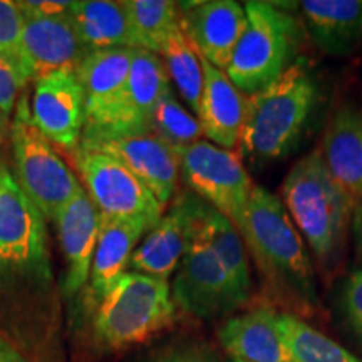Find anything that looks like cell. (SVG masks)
<instances>
[{
    "instance_id": "484cf974",
    "label": "cell",
    "mask_w": 362,
    "mask_h": 362,
    "mask_svg": "<svg viewBox=\"0 0 362 362\" xmlns=\"http://www.w3.org/2000/svg\"><path fill=\"white\" fill-rule=\"evenodd\" d=\"M134 49H146L160 56L163 45L181 25L178 2L171 0H124Z\"/></svg>"
},
{
    "instance_id": "f1b7e54d",
    "label": "cell",
    "mask_w": 362,
    "mask_h": 362,
    "mask_svg": "<svg viewBox=\"0 0 362 362\" xmlns=\"http://www.w3.org/2000/svg\"><path fill=\"white\" fill-rule=\"evenodd\" d=\"M153 134L171 146L181 148L200 141L203 131L198 117H194L168 89L158 103L153 116Z\"/></svg>"
},
{
    "instance_id": "f35d334b",
    "label": "cell",
    "mask_w": 362,
    "mask_h": 362,
    "mask_svg": "<svg viewBox=\"0 0 362 362\" xmlns=\"http://www.w3.org/2000/svg\"><path fill=\"white\" fill-rule=\"evenodd\" d=\"M232 362H243V361H235V359H232Z\"/></svg>"
},
{
    "instance_id": "4dcf8cb0",
    "label": "cell",
    "mask_w": 362,
    "mask_h": 362,
    "mask_svg": "<svg viewBox=\"0 0 362 362\" xmlns=\"http://www.w3.org/2000/svg\"><path fill=\"white\" fill-rule=\"evenodd\" d=\"M151 362H221L215 351L197 341H180L161 349Z\"/></svg>"
},
{
    "instance_id": "8fae6325",
    "label": "cell",
    "mask_w": 362,
    "mask_h": 362,
    "mask_svg": "<svg viewBox=\"0 0 362 362\" xmlns=\"http://www.w3.org/2000/svg\"><path fill=\"white\" fill-rule=\"evenodd\" d=\"M175 307L198 319L226 315L247 298L216 260L214 252L198 237L183 257L171 285Z\"/></svg>"
},
{
    "instance_id": "d590c367",
    "label": "cell",
    "mask_w": 362,
    "mask_h": 362,
    "mask_svg": "<svg viewBox=\"0 0 362 362\" xmlns=\"http://www.w3.org/2000/svg\"><path fill=\"white\" fill-rule=\"evenodd\" d=\"M352 233H354V240L357 250H359L362 257V200H356L354 211H352Z\"/></svg>"
},
{
    "instance_id": "3957f363",
    "label": "cell",
    "mask_w": 362,
    "mask_h": 362,
    "mask_svg": "<svg viewBox=\"0 0 362 362\" xmlns=\"http://www.w3.org/2000/svg\"><path fill=\"white\" fill-rule=\"evenodd\" d=\"M282 198L320 265L336 267L346 248L356 202L330 175L319 149L300 158L288 171Z\"/></svg>"
},
{
    "instance_id": "1f68e13d",
    "label": "cell",
    "mask_w": 362,
    "mask_h": 362,
    "mask_svg": "<svg viewBox=\"0 0 362 362\" xmlns=\"http://www.w3.org/2000/svg\"><path fill=\"white\" fill-rule=\"evenodd\" d=\"M342 305L351 327L362 339V269L351 272L344 284Z\"/></svg>"
},
{
    "instance_id": "d6986e66",
    "label": "cell",
    "mask_w": 362,
    "mask_h": 362,
    "mask_svg": "<svg viewBox=\"0 0 362 362\" xmlns=\"http://www.w3.org/2000/svg\"><path fill=\"white\" fill-rule=\"evenodd\" d=\"M158 221L148 218H110L101 215L96 250L89 275V298L96 305L129 267L139 240Z\"/></svg>"
},
{
    "instance_id": "e575fe53",
    "label": "cell",
    "mask_w": 362,
    "mask_h": 362,
    "mask_svg": "<svg viewBox=\"0 0 362 362\" xmlns=\"http://www.w3.org/2000/svg\"><path fill=\"white\" fill-rule=\"evenodd\" d=\"M0 362H30L19 351V347L8 339L6 334L0 332Z\"/></svg>"
},
{
    "instance_id": "7c38bea8",
    "label": "cell",
    "mask_w": 362,
    "mask_h": 362,
    "mask_svg": "<svg viewBox=\"0 0 362 362\" xmlns=\"http://www.w3.org/2000/svg\"><path fill=\"white\" fill-rule=\"evenodd\" d=\"M206 206L208 203L192 189L180 193L170 210L136 247L131 269L168 280L198 238Z\"/></svg>"
},
{
    "instance_id": "52a82bcc",
    "label": "cell",
    "mask_w": 362,
    "mask_h": 362,
    "mask_svg": "<svg viewBox=\"0 0 362 362\" xmlns=\"http://www.w3.org/2000/svg\"><path fill=\"white\" fill-rule=\"evenodd\" d=\"M178 153L185 183L202 200L223 214L240 232L255 185L237 153L210 141L181 146Z\"/></svg>"
},
{
    "instance_id": "e0dca14e",
    "label": "cell",
    "mask_w": 362,
    "mask_h": 362,
    "mask_svg": "<svg viewBox=\"0 0 362 362\" xmlns=\"http://www.w3.org/2000/svg\"><path fill=\"white\" fill-rule=\"evenodd\" d=\"M24 16V51L33 79L59 69L78 71L89 51L84 47L71 13Z\"/></svg>"
},
{
    "instance_id": "cb8c5ba5",
    "label": "cell",
    "mask_w": 362,
    "mask_h": 362,
    "mask_svg": "<svg viewBox=\"0 0 362 362\" xmlns=\"http://www.w3.org/2000/svg\"><path fill=\"white\" fill-rule=\"evenodd\" d=\"M72 22L89 52L104 49H134L133 30L123 2L83 0L71 12Z\"/></svg>"
},
{
    "instance_id": "ac0fdd59",
    "label": "cell",
    "mask_w": 362,
    "mask_h": 362,
    "mask_svg": "<svg viewBox=\"0 0 362 362\" xmlns=\"http://www.w3.org/2000/svg\"><path fill=\"white\" fill-rule=\"evenodd\" d=\"M168 89L170 76L161 57L146 49H133L123 111L115 138L153 134V116Z\"/></svg>"
},
{
    "instance_id": "603a6c76",
    "label": "cell",
    "mask_w": 362,
    "mask_h": 362,
    "mask_svg": "<svg viewBox=\"0 0 362 362\" xmlns=\"http://www.w3.org/2000/svg\"><path fill=\"white\" fill-rule=\"evenodd\" d=\"M297 6L324 52L347 54L362 39V0H304Z\"/></svg>"
},
{
    "instance_id": "5b68a950",
    "label": "cell",
    "mask_w": 362,
    "mask_h": 362,
    "mask_svg": "<svg viewBox=\"0 0 362 362\" xmlns=\"http://www.w3.org/2000/svg\"><path fill=\"white\" fill-rule=\"evenodd\" d=\"M243 7L247 25L225 74L240 93L252 96L297 61L304 44V27L277 4L250 0Z\"/></svg>"
},
{
    "instance_id": "836d02e7",
    "label": "cell",
    "mask_w": 362,
    "mask_h": 362,
    "mask_svg": "<svg viewBox=\"0 0 362 362\" xmlns=\"http://www.w3.org/2000/svg\"><path fill=\"white\" fill-rule=\"evenodd\" d=\"M17 6H19L22 13L54 17L71 13L76 2H66V0H19Z\"/></svg>"
},
{
    "instance_id": "44dd1931",
    "label": "cell",
    "mask_w": 362,
    "mask_h": 362,
    "mask_svg": "<svg viewBox=\"0 0 362 362\" xmlns=\"http://www.w3.org/2000/svg\"><path fill=\"white\" fill-rule=\"evenodd\" d=\"M279 314L270 307L232 317L221 325L218 339L226 354L243 362H293L277 325Z\"/></svg>"
},
{
    "instance_id": "5bb4252c",
    "label": "cell",
    "mask_w": 362,
    "mask_h": 362,
    "mask_svg": "<svg viewBox=\"0 0 362 362\" xmlns=\"http://www.w3.org/2000/svg\"><path fill=\"white\" fill-rule=\"evenodd\" d=\"M181 29L198 56L225 71L247 25L245 7L235 0L180 2Z\"/></svg>"
},
{
    "instance_id": "4316f807",
    "label": "cell",
    "mask_w": 362,
    "mask_h": 362,
    "mask_svg": "<svg viewBox=\"0 0 362 362\" xmlns=\"http://www.w3.org/2000/svg\"><path fill=\"white\" fill-rule=\"evenodd\" d=\"M279 332L296 362H361L325 334L296 315L279 314Z\"/></svg>"
},
{
    "instance_id": "8992f818",
    "label": "cell",
    "mask_w": 362,
    "mask_h": 362,
    "mask_svg": "<svg viewBox=\"0 0 362 362\" xmlns=\"http://www.w3.org/2000/svg\"><path fill=\"white\" fill-rule=\"evenodd\" d=\"M8 139L12 143L16 181L44 218L54 221L62 206L83 189V185L35 126L25 94H21L13 110Z\"/></svg>"
},
{
    "instance_id": "ab89813d",
    "label": "cell",
    "mask_w": 362,
    "mask_h": 362,
    "mask_svg": "<svg viewBox=\"0 0 362 362\" xmlns=\"http://www.w3.org/2000/svg\"><path fill=\"white\" fill-rule=\"evenodd\" d=\"M0 269H2V264H0Z\"/></svg>"
},
{
    "instance_id": "6da1fadb",
    "label": "cell",
    "mask_w": 362,
    "mask_h": 362,
    "mask_svg": "<svg viewBox=\"0 0 362 362\" xmlns=\"http://www.w3.org/2000/svg\"><path fill=\"white\" fill-rule=\"evenodd\" d=\"M240 235L275 296L300 310L315 304L314 267L304 240L279 197L255 185Z\"/></svg>"
},
{
    "instance_id": "9a60e30c",
    "label": "cell",
    "mask_w": 362,
    "mask_h": 362,
    "mask_svg": "<svg viewBox=\"0 0 362 362\" xmlns=\"http://www.w3.org/2000/svg\"><path fill=\"white\" fill-rule=\"evenodd\" d=\"M81 146L106 153L123 163L165 208L173 200L180 178V153L155 134L81 141Z\"/></svg>"
},
{
    "instance_id": "2e32d148",
    "label": "cell",
    "mask_w": 362,
    "mask_h": 362,
    "mask_svg": "<svg viewBox=\"0 0 362 362\" xmlns=\"http://www.w3.org/2000/svg\"><path fill=\"white\" fill-rule=\"evenodd\" d=\"M54 221L67 262L61 288L64 297H72L89 282L99 226H101V214L83 188L76 194L74 200L62 206Z\"/></svg>"
},
{
    "instance_id": "7a4b0ae2",
    "label": "cell",
    "mask_w": 362,
    "mask_h": 362,
    "mask_svg": "<svg viewBox=\"0 0 362 362\" xmlns=\"http://www.w3.org/2000/svg\"><path fill=\"white\" fill-rule=\"evenodd\" d=\"M320 99L315 72L297 59L274 83L247 96L238 144L257 163L287 158L300 144Z\"/></svg>"
},
{
    "instance_id": "ffe728a7",
    "label": "cell",
    "mask_w": 362,
    "mask_h": 362,
    "mask_svg": "<svg viewBox=\"0 0 362 362\" xmlns=\"http://www.w3.org/2000/svg\"><path fill=\"white\" fill-rule=\"evenodd\" d=\"M202 67L203 93L198 111L202 131L215 146L232 151L240 141L247 99L225 71L216 69L205 59H202Z\"/></svg>"
},
{
    "instance_id": "f546056e",
    "label": "cell",
    "mask_w": 362,
    "mask_h": 362,
    "mask_svg": "<svg viewBox=\"0 0 362 362\" xmlns=\"http://www.w3.org/2000/svg\"><path fill=\"white\" fill-rule=\"evenodd\" d=\"M0 59L12 67L25 88L33 79L24 51V16L17 2L0 0Z\"/></svg>"
},
{
    "instance_id": "83f0119b",
    "label": "cell",
    "mask_w": 362,
    "mask_h": 362,
    "mask_svg": "<svg viewBox=\"0 0 362 362\" xmlns=\"http://www.w3.org/2000/svg\"><path fill=\"white\" fill-rule=\"evenodd\" d=\"M160 56L165 59L163 62H165L170 79H173L180 96L188 104L193 115H198L203 93L202 59L193 49V45L189 44L181 25L163 45Z\"/></svg>"
},
{
    "instance_id": "30bf717a",
    "label": "cell",
    "mask_w": 362,
    "mask_h": 362,
    "mask_svg": "<svg viewBox=\"0 0 362 362\" xmlns=\"http://www.w3.org/2000/svg\"><path fill=\"white\" fill-rule=\"evenodd\" d=\"M133 49H104L89 52L78 67L84 90L86 124L81 141H103L116 136L123 111Z\"/></svg>"
},
{
    "instance_id": "8d00e7d4",
    "label": "cell",
    "mask_w": 362,
    "mask_h": 362,
    "mask_svg": "<svg viewBox=\"0 0 362 362\" xmlns=\"http://www.w3.org/2000/svg\"><path fill=\"white\" fill-rule=\"evenodd\" d=\"M11 124H12V116L6 115L4 111H0V144H4L11 138Z\"/></svg>"
},
{
    "instance_id": "d4e9b609",
    "label": "cell",
    "mask_w": 362,
    "mask_h": 362,
    "mask_svg": "<svg viewBox=\"0 0 362 362\" xmlns=\"http://www.w3.org/2000/svg\"><path fill=\"white\" fill-rule=\"evenodd\" d=\"M198 237L214 252L216 260L226 270V274L232 277L238 291L245 297L250 296L252 277L247 247L237 226L223 214L208 205Z\"/></svg>"
},
{
    "instance_id": "7402d4cb",
    "label": "cell",
    "mask_w": 362,
    "mask_h": 362,
    "mask_svg": "<svg viewBox=\"0 0 362 362\" xmlns=\"http://www.w3.org/2000/svg\"><path fill=\"white\" fill-rule=\"evenodd\" d=\"M320 155L330 175L356 200H362V107L346 104L325 128Z\"/></svg>"
},
{
    "instance_id": "4fadbf2b",
    "label": "cell",
    "mask_w": 362,
    "mask_h": 362,
    "mask_svg": "<svg viewBox=\"0 0 362 362\" xmlns=\"http://www.w3.org/2000/svg\"><path fill=\"white\" fill-rule=\"evenodd\" d=\"M30 115L54 146L71 155L81 144L86 124L84 90L74 69H59L34 79Z\"/></svg>"
},
{
    "instance_id": "ba28073f",
    "label": "cell",
    "mask_w": 362,
    "mask_h": 362,
    "mask_svg": "<svg viewBox=\"0 0 362 362\" xmlns=\"http://www.w3.org/2000/svg\"><path fill=\"white\" fill-rule=\"evenodd\" d=\"M71 158L83 180V188L103 216L160 221L163 205L123 163L81 144Z\"/></svg>"
},
{
    "instance_id": "277c9868",
    "label": "cell",
    "mask_w": 362,
    "mask_h": 362,
    "mask_svg": "<svg viewBox=\"0 0 362 362\" xmlns=\"http://www.w3.org/2000/svg\"><path fill=\"white\" fill-rule=\"evenodd\" d=\"M175 309L168 280L126 270L94 305V339L106 351L129 349L168 327Z\"/></svg>"
},
{
    "instance_id": "60d3db41",
    "label": "cell",
    "mask_w": 362,
    "mask_h": 362,
    "mask_svg": "<svg viewBox=\"0 0 362 362\" xmlns=\"http://www.w3.org/2000/svg\"><path fill=\"white\" fill-rule=\"evenodd\" d=\"M293 362H296V361H293Z\"/></svg>"
},
{
    "instance_id": "d6a6232c",
    "label": "cell",
    "mask_w": 362,
    "mask_h": 362,
    "mask_svg": "<svg viewBox=\"0 0 362 362\" xmlns=\"http://www.w3.org/2000/svg\"><path fill=\"white\" fill-rule=\"evenodd\" d=\"M22 89L24 88H22L12 67L0 59V111L12 116Z\"/></svg>"
},
{
    "instance_id": "9c48e42d",
    "label": "cell",
    "mask_w": 362,
    "mask_h": 362,
    "mask_svg": "<svg viewBox=\"0 0 362 362\" xmlns=\"http://www.w3.org/2000/svg\"><path fill=\"white\" fill-rule=\"evenodd\" d=\"M39 208L8 171L0 178V264L47 282L51 267L45 221Z\"/></svg>"
},
{
    "instance_id": "74e56055",
    "label": "cell",
    "mask_w": 362,
    "mask_h": 362,
    "mask_svg": "<svg viewBox=\"0 0 362 362\" xmlns=\"http://www.w3.org/2000/svg\"><path fill=\"white\" fill-rule=\"evenodd\" d=\"M8 173V170H7V166L4 165V161L0 160V178H2L4 175H7Z\"/></svg>"
}]
</instances>
